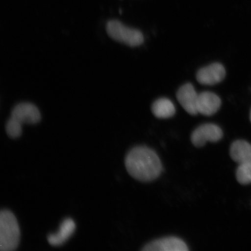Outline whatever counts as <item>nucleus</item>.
<instances>
[{
	"mask_svg": "<svg viewBox=\"0 0 251 251\" xmlns=\"http://www.w3.org/2000/svg\"><path fill=\"white\" fill-rule=\"evenodd\" d=\"M223 131L217 125L211 124L200 126L193 131L191 140L194 146L201 147L209 142H217L222 139Z\"/></svg>",
	"mask_w": 251,
	"mask_h": 251,
	"instance_id": "4",
	"label": "nucleus"
},
{
	"mask_svg": "<svg viewBox=\"0 0 251 251\" xmlns=\"http://www.w3.org/2000/svg\"><path fill=\"white\" fill-rule=\"evenodd\" d=\"M221 105V100L215 93L209 92L199 94L197 111L200 114L211 116L218 112Z\"/></svg>",
	"mask_w": 251,
	"mask_h": 251,
	"instance_id": "9",
	"label": "nucleus"
},
{
	"mask_svg": "<svg viewBox=\"0 0 251 251\" xmlns=\"http://www.w3.org/2000/svg\"><path fill=\"white\" fill-rule=\"evenodd\" d=\"M18 122L12 118H9L6 124V132L12 139H17L23 133V127Z\"/></svg>",
	"mask_w": 251,
	"mask_h": 251,
	"instance_id": "14",
	"label": "nucleus"
},
{
	"mask_svg": "<svg viewBox=\"0 0 251 251\" xmlns=\"http://www.w3.org/2000/svg\"><path fill=\"white\" fill-rule=\"evenodd\" d=\"M11 117L20 124H36L41 121L39 109L30 102L18 103L12 109Z\"/></svg>",
	"mask_w": 251,
	"mask_h": 251,
	"instance_id": "5",
	"label": "nucleus"
},
{
	"mask_svg": "<svg viewBox=\"0 0 251 251\" xmlns=\"http://www.w3.org/2000/svg\"><path fill=\"white\" fill-rule=\"evenodd\" d=\"M75 229L76 224L74 220L71 218L66 219L61 223L59 230L56 233L50 234L47 240L51 246H61L74 233Z\"/></svg>",
	"mask_w": 251,
	"mask_h": 251,
	"instance_id": "10",
	"label": "nucleus"
},
{
	"mask_svg": "<svg viewBox=\"0 0 251 251\" xmlns=\"http://www.w3.org/2000/svg\"><path fill=\"white\" fill-rule=\"evenodd\" d=\"M226 76L225 69L219 63L207 66L197 72V79L203 85H214L221 82Z\"/></svg>",
	"mask_w": 251,
	"mask_h": 251,
	"instance_id": "6",
	"label": "nucleus"
},
{
	"mask_svg": "<svg viewBox=\"0 0 251 251\" xmlns=\"http://www.w3.org/2000/svg\"><path fill=\"white\" fill-rule=\"evenodd\" d=\"M250 119H251V112Z\"/></svg>",
	"mask_w": 251,
	"mask_h": 251,
	"instance_id": "15",
	"label": "nucleus"
},
{
	"mask_svg": "<svg viewBox=\"0 0 251 251\" xmlns=\"http://www.w3.org/2000/svg\"><path fill=\"white\" fill-rule=\"evenodd\" d=\"M199 94L190 83H187L181 86L177 93V99L185 111L188 114L196 115L199 114L197 111V101Z\"/></svg>",
	"mask_w": 251,
	"mask_h": 251,
	"instance_id": "7",
	"label": "nucleus"
},
{
	"mask_svg": "<svg viewBox=\"0 0 251 251\" xmlns=\"http://www.w3.org/2000/svg\"><path fill=\"white\" fill-rule=\"evenodd\" d=\"M20 236V226L13 213L2 210L0 213V250L12 251L17 249Z\"/></svg>",
	"mask_w": 251,
	"mask_h": 251,
	"instance_id": "2",
	"label": "nucleus"
},
{
	"mask_svg": "<svg viewBox=\"0 0 251 251\" xmlns=\"http://www.w3.org/2000/svg\"><path fill=\"white\" fill-rule=\"evenodd\" d=\"M125 166L128 174L136 180L150 181L161 174V162L156 152L144 146L135 147L128 153Z\"/></svg>",
	"mask_w": 251,
	"mask_h": 251,
	"instance_id": "1",
	"label": "nucleus"
},
{
	"mask_svg": "<svg viewBox=\"0 0 251 251\" xmlns=\"http://www.w3.org/2000/svg\"><path fill=\"white\" fill-rule=\"evenodd\" d=\"M144 251H187L186 243L180 238L174 237L161 238L152 241L144 247Z\"/></svg>",
	"mask_w": 251,
	"mask_h": 251,
	"instance_id": "8",
	"label": "nucleus"
},
{
	"mask_svg": "<svg viewBox=\"0 0 251 251\" xmlns=\"http://www.w3.org/2000/svg\"><path fill=\"white\" fill-rule=\"evenodd\" d=\"M106 30L113 40L128 46H139L144 42V36L140 30L125 26L119 21H108Z\"/></svg>",
	"mask_w": 251,
	"mask_h": 251,
	"instance_id": "3",
	"label": "nucleus"
},
{
	"mask_svg": "<svg viewBox=\"0 0 251 251\" xmlns=\"http://www.w3.org/2000/svg\"><path fill=\"white\" fill-rule=\"evenodd\" d=\"M152 112L156 117L166 119L175 114L176 109L174 103L167 99H160L153 103Z\"/></svg>",
	"mask_w": 251,
	"mask_h": 251,
	"instance_id": "12",
	"label": "nucleus"
},
{
	"mask_svg": "<svg viewBox=\"0 0 251 251\" xmlns=\"http://www.w3.org/2000/svg\"><path fill=\"white\" fill-rule=\"evenodd\" d=\"M236 178L241 184L251 183V162L240 164L236 171Z\"/></svg>",
	"mask_w": 251,
	"mask_h": 251,
	"instance_id": "13",
	"label": "nucleus"
},
{
	"mask_svg": "<svg viewBox=\"0 0 251 251\" xmlns=\"http://www.w3.org/2000/svg\"><path fill=\"white\" fill-rule=\"evenodd\" d=\"M230 154L238 164L251 162V145L244 140H237L231 144Z\"/></svg>",
	"mask_w": 251,
	"mask_h": 251,
	"instance_id": "11",
	"label": "nucleus"
}]
</instances>
